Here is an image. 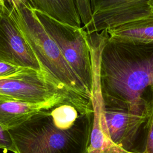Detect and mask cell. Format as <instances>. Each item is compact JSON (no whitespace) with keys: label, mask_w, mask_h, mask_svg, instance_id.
<instances>
[{"label":"cell","mask_w":153,"mask_h":153,"mask_svg":"<svg viewBox=\"0 0 153 153\" xmlns=\"http://www.w3.org/2000/svg\"><path fill=\"white\" fill-rule=\"evenodd\" d=\"M0 61L37 71L43 69L12 17L10 8L2 1H0Z\"/></svg>","instance_id":"cell-7"},{"label":"cell","mask_w":153,"mask_h":153,"mask_svg":"<svg viewBox=\"0 0 153 153\" xmlns=\"http://www.w3.org/2000/svg\"><path fill=\"white\" fill-rule=\"evenodd\" d=\"M0 94L35 103L65 98L94 108L93 103L73 94L44 69L21 68L11 75L1 77Z\"/></svg>","instance_id":"cell-5"},{"label":"cell","mask_w":153,"mask_h":153,"mask_svg":"<svg viewBox=\"0 0 153 153\" xmlns=\"http://www.w3.org/2000/svg\"><path fill=\"white\" fill-rule=\"evenodd\" d=\"M65 101H71L90 106L65 98H60L44 103H30L0 94V124L5 129L17 127L43 109Z\"/></svg>","instance_id":"cell-9"},{"label":"cell","mask_w":153,"mask_h":153,"mask_svg":"<svg viewBox=\"0 0 153 153\" xmlns=\"http://www.w3.org/2000/svg\"><path fill=\"white\" fill-rule=\"evenodd\" d=\"M88 34L103 106L143 113L153 111V42L123 41L107 30Z\"/></svg>","instance_id":"cell-1"},{"label":"cell","mask_w":153,"mask_h":153,"mask_svg":"<svg viewBox=\"0 0 153 153\" xmlns=\"http://www.w3.org/2000/svg\"><path fill=\"white\" fill-rule=\"evenodd\" d=\"M0 149L5 151H10L13 153H18L12 137L8 130L0 124Z\"/></svg>","instance_id":"cell-14"},{"label":"cell","mask_w":153,"mask_h":153,"mask_svg":"<svg viewBox=\"0 0 153 153\" xmlns=\"http://www.w3.org/2000/svg\"><path fill=\"white\" fill-rule=\"evenodd\" d=\"M106 127L112 140L128 153H143L151 113L103 106Z\"/></svg>","instance_id":"cell-6"},{"label":"cell","mask_w":153,"mask_h":153,"mask_svg":"<svg viewBox=\"0 0 153 153\" xmlns=\"http://www.w3.org/2000/svg\"><path fill=\"white\" fill-rule=\"evenodd\" d=\"M8 8L41 68L73 94L93 103L94 96L66 62L59 47L45 31L29 3H21Z\"/></svg>","instance_id":"cell-3"},{"label":"cell","mask_w":153,"mask_h":153,"mask_svg":"<svg viewBox=\"0 0 153 153\" xmlns=\"http://www.w3.org/2000/svg\"><path fill=\"white\" fill-rule=\"evenodd\" d=\"M150 5H151V7H152V10H153V1H152V2H151Z\"/></svg>","instance_id":"cell-18"},{"label":"cell","mask_w":153,"mask_h":153,"mask_svg":"<svg viewBox=\"0 0 153 153\" xmlns=\"http://www.w3.org/2000/svg\"><path fill=\"white\" fill-rule=\"evenodd\" d=\"M106 30L109 37L114 39L139 43H152L153 15Z\"/></svg>","instance_id":"cell-11"},{"label":"cell","mask_w":153,"mask_h":153,"mask_svg":"<svg viewBox=\"0 0 153 153\" xmlns=\"http://www.w3.org/2000/svg\"><path fill=\"white\" fill-rule=\"evenodd\" d=\"M81 21L84 24V29L88 34H91L93 16L90 0H74Z\"/></svg>","instance_id":"cell-13"},{"label":"cell","mask_w":153,"mask_h":153,"mask_svg":"<svg viewBox=\"0 0 153 153\" xmlns=\"http://www.w3.org/2000/svg\"><path fill=\"white\" fill-rule=\"evenodd\" d=\"M21 68L22 67L0 61V78L11 75L19 71Z\"/></svg>","instance_id":"cell-16"},{"label":"cell","mask_w":153,"mask_h":153,"mask_svg":"<svg viewBox=\"0 0 153 153\" xmlns=\"http://www.w3.org/2000/svg\"><path fill=\"white\" fill-rule=\"evenodd\" d=\"M32 8L68 25L80 27L81 21L74 0H27Z\"/></svg>","instance_id":"cell-12"},{"label":"cell","mask_w":153,"mask_h":153,"mask_svg":"<svg viewBox=\"0 0 153 153\" xmlns=\"http://www.w3.org/2000/svg\"><path fill=\"white\" fill-rule=\"evenodd\" d=\"M143 153H153V111L149 119Z\"/></svg>","instance_id":"cell-15"},{"label":"cell","mask_w":153,"mask_h":153,"mask_svg":"<svg viewBox=\"0 0 153 153\" xmlns=\"http://www.w3.org/2000/svg\"><path fill=\"white\" fill-rule=\"evenodd\" d=\"M153 0H90L91 34L153 15Z\"/></svg>","instance_id":"cell-8"},{"label":"cell","mask_w":153,"mask_h":153,"mask_svg":"<svg viewBox=\"0 0 153 153\" xmlns=\"http://www.w3.org/2000/svg\"><path fill=\"white\" fill-rule=\"evenodd\" d=\"M33 10L66 62L94 96V74L87 33L83 27L68 25L41 11Z\"/></svg>","instance_id":"cell-4"},{"label":"cell","mask_w":153,"mask_h":153,"mask_svg":"<svg viewBox=\"0 0 153 153\" xmlns=\"http://www.w3.org/2000/svg\"><path fill=\"white\" fill-rule=\"evenodd\" d=\"M3 2H5L7 7H10L11 6L18 5L21 3H27L29 2L27 0H0Z\"/></svg>","instance_id":"cell-17"},{"label":"cell","mask_w":153,"mask_h":153,"mask_svg":"<svg viewBox=\"0 0 153 153\" xmlns=\"http://www.w3.org/2000/svg\"><path fill=\"white\" fill-rule=\"evenodd\" d=\"M93 112L65 101L8 130L18 153H88Z\"/></svg>","instance_id":"cell-2"},{"label":"cell","mask_w":153,"mask_h":153,"mask_svg":"<svg viewBox=\"0 0 153 153\" xmlns=\"http://www.w3.org/2000/svg\"><path fill=\"white\" fill-rule=\"evenodd\" d=\"M93 104V121L88 153H128L117 145L110 137L98 88L94 90Z\"/></svg>","instance_id":"cell-10"}]
</instances>
